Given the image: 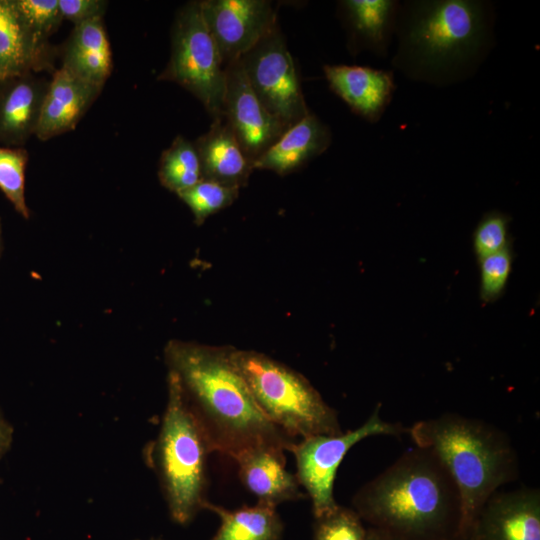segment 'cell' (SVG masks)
Wrapping results in <instances>:
<instances>
[{
    "label": "cell",
    "instance_id": "obj_1",
    "mask_svg": "<svg viewBox=\"0 0 540 540\" xmlns=\"http://www.w3.org/2000/svg\"><path fill=\"white\" fill-rule=\"evenodd\" d=\"M164 357L212 452L235 459L253 449L285 453L295 443L260 410L230 347L171 340Z\"/></svg>",
    "mask_w": 540,
    "mask_h": 540
},
{
    "label": "cell",
    "instance_id": "obj_2",
    "mask_svg": "<svg viewBox=\"0 0 540 540\" xmlns=\"http://www.w3.org/2000/svg\"><path fill=\"white\" fill-rule=\"evenodd\" d=\"M494 22L487 1H405L391 64L414 81L440 87L459 83L476 73L494 46Z\"/></svg>",
    "mask_w": 540,
    "mask_h": 540
},
{
    "label": "cell",
    "instance_id": "obj_3",
    "mask_svg": "<svg viewBox=\"0 0 540 540\" xmlns=\"http://www.w3.org/2000/svg\"><path fill=\"white\" fill-rule=\"evenodd\" d=\"M352 504L361 520L400 540H456L460 495L427 449L416 447L404 453L363 485Z\"/></svg>",
    "mask_w": 540,
    "mask_h": 540
},
{
    "label": "cell",
    "instance_id": "obj_4",
    "mask_svg": "<svg viewBox=\"0 0 540 540\" xmlns=\"http://www.w3.org/2000/svg\"><path fill=\"white\" fill-rule=\"evenodd\" d=\"M408 433L417 447L440 461L455 483L461 502L456 540H466L485 501L519 476L511 439L493 424L457 413L417 421Z\"/></svg>",
    "mask_w": 540,
    "mask_h": 540
},
{
    "label": "cell",
    "instance_id": "obj_5",
    "mask_svg": "<svg viewBox=\"0 0 540 540\" xmlns=\"http://www.w3.org/2000/svg\"><path fill=\"white\" fill-rule=\"evenodd\" d=\"M168 397L148 462L159 479L172 520L189 523L205 509L207 459L212 450L176 377L168 372Z\"/></svg>",
    "mask_w": 540,
    "mask_h": 540
},
{
    "label": "cell",
    "instance_id": "obj_6",
    "mask_svg": "<svg viewBox=\"0 0 540 540\" xmlns=\"http://www.w3.org/2000/svg\"><path fill=\"white\" fill-rule=\"evenodd\" d=\"M230 357L263 414L290 437L339 435L337 412L299 372L253 350Z\"/></svg>",
    "mask_w": 540,
    "mask_h": 540
},
{
    "label": "cell",
    "instance_id": "obj_7",
    "mask_svg": "<svg viewBox=\"0 0 540 540\" xmlns=\"http://www.w3.org/2000/svg\"><path fill=\"white\" fill-rule=\"evenodd\" d=\"M159 78L188 90L213 118L222 115L225 66L202 16L200 1L187 4L178 13L170 60Z\"/></svg>",
    "mask_w": 540,
    "mask_h": 540
},
{
    "label": "cell",
    "instance_id": "obj_8",
    "mask_svg": "<svg viewBox=\"0 0 540 540\" xmlns=\"http://www.w3.org/2000/svg\"><path fill=\"white\" fill-rule=\"evenodd\" d=\"M406 432L408 429L401 424L382 420L377 407L357 429L339 435L307 437L295 442L289 452L296 460L297 480L311 499L314 518H320L338 506L333 495L336 473L355 444L370 436H399Z\"/></svg>",
    "mask_w": 540,
    "mask_h": 540
},
{
    "label": "cell",
    "instance_id": "obj_9",
    "mask_svg": "<svg viewBox=\"0 0 540 540\" xmlns=\"http://www.w3.org/2000/svg\"><path fill=\"white\" fill-rule=\"evenodd\" d=\"M239 59L264 108L287 128L310 112L278 24Z\"/></svg>",
    "mask_w": 540,
    "mask_h": 540
},
{
    "label": "cell",
    "instance_id": "obj_10",
    "mask_svg": "<svg viewBox=\"0 0 540 540\" xmlns=\"http://www.w3.org/2000/svg\"><path fill=\"white\" fill-rule=\"evenodd\" d=\"M200 7L224 66L278 24L271 2L266 0H205Z\"/></svg>",
    "mask_w": 540,
    "mask_h": 540
},
{
    "label": "cell",
    "instance_id": "obj_11",
    "mask_svg": "<svg viewBox=\"0 0 540 540\" xmlns=\"http://www.w3.org/2000/svg\"><path fill=\"white\" fill-rule=\"evenodd\" d=\"M222 115L252 163L288 129L264 108L239 58L225 66Z\"/></svg>",
    "mask_w": 540,
    "mask_h": 540
},
{
    "label": "cell",
    "instance_id": "obj_12",
    "mask_svg": "<svg viewBox=\"0 0 540 540\" xmlns=\"http://www.w3.org/2000/svg\"><path fill=\"white\" fill-rule=\"evenodd\" d=\"M466 540H540V491H496L476 514Z\"/></svg>",
    "mask_w": 540,
    "mask_h": 540
},
{
    "label": "cell",
    "instance_id": "obj_13",
    "mask_svg": "<svg viewBox=\"0 0 540 540\" xmlns=\"http://www.w3.org/2000/svg\"><path fill=\"white\" fill-rule=\"evenodd\" d=\"M329 88L350 110L369 123H377L390 105L396 84L390 70L361 65H324Z\"/></svg>",
    "mask_w": 540,
    "mask_h": 540
},
{
    "label": "cell",
    "instance_id": "obj_14",
    "mask_svg": "<svg viewBox=\"0 0 540 540\" xmlns=\"http://www.w3.org/2000/svg\"><path fill=\"white\" fill-rule=\"evenodd\" d=\"M99 90L62 66L54 73L44 94L36 136L46 141L73 129Z\"/></svg>",
    "mask_w": 540,
    "mask_h": 540
},
{
    "label": "cell",
    "instance_id": "obj_15",
    "mask_svg": "<svg viewBox=\"0 0 540 540\" xmlns=\"http://www.w3.org/2000/svg\"><path fill=\"white\" fill-rule=\"evenodd\" d=\"M202 180L240 189L254 170L223 115L213 118L209 130L194 143Z\"/></svg>",
    "mask_w": 540,
    "mask_h": 540
},
{
    "label": "cell",
    "instance_id": "obj_16",
    "mask_svg": "<svg viewBox=\"0 0 540 540\" xmlns=\"http://www.w3.org/2000/svg\"><path fill=\"white\" fill-rule=\"evenodd\" d=\"M244 487L258 502L275 506L305 497L295 474L286 468L285 453L271 449H253L234 459Z\"/></svg>",
    "mask_w": 540,
    "mask_h": 540
},
{
    "label": "cell",
    "instance_id": "obj_17",
    "mask_svg": "<svg viewBox=\"0 0 540 540\" xmlns=\"http://www.w3.org/2000/svg\"><path fill=\"white\" fill-rule=\"evenodd\" d=\"M329 127L309 112L289 127L254 163V169H266L279 175L298 170L325 152L331 144Z\"/></svg>",
    "mask_w": 540,
    "mask_h": 540
},
{
    "label": "cell",
    "instance_id": "obj_18",
    "mask_svg": "<svg viewBox=\"0 0 540 540\" xmlns=\"http://www.w3.org/2000/svg\"><path fill=\"white\" fill-rule=\"evenodd\" d=\"M401 3L396 0H345L340 12L353 51L369 50L386 57L395 35Z\"/></svg>",
    "mask_w": 540,
    "mask_h": 540
},
{
    "label": "cell",
    "instance_id": "obj_19",
    "mask_svg": "<svg viewBox=\"0 0 540 540\" xmlns=\"http://www.w3.org/2000/svg\"><path fill=\"white\" fill-rule=\"evenodd\" d=\"M63 66L94 86L100 88L104 84L111 72L112 58L100 17L75 25Z\"/></svg>",
    "mask_w": 540,
    "mask_h": 540
},
{
    "label": "cell",
    "instance_id": "obj_20",
    "mask_svg": "<svg viewBox=\"0 0 540 540\" xmlns=\"http://www.w3.org/2000/svg\"><path fill=\"white\" fill-rule=\"evenodd\" d=\"M44 94L28 78L8 86L0 97V142L20 145L34 133Z\"/></svg>",
    "mask_w": 540,
    "mask_h": 540
},
{
    "label": "cell",
    "instance_id": "obj_21",
    "mask_svg": "<svg viewBox=\"0 0 540 540\" xmlns=\"http://www.w3.org/2000/svg\"><path fill=\"white\" fill-rule=\"evenodd\" d=\"M220 518V526L211 540H280L283 523L275 506L258 502L227 510L209 501L205 505Z\"/></svg>",
    "mask_w": 540,
    "mask_h": 540
},
{
    "label": "cell",
    "instance_id": "obj_22",
    "mask_svg": "<svg viewBox=\"0 0 540 540\" xmlns=\"http://www.w3.org/2000/svg\"><path fill=\"white\" fill-rule=\"evenodd\" d=\"M36 45L11 2L0 0V73L6 79L21 76L34 58Z\"/></svg>",
    "mask_w": 540,
    "mask_h": 540
},
{
    "label": "cell",
    "instance_id": "obj_23",
    "mask_svg": "<svg viewBox=\"0 0 540 540\" xmlns=\"http://www.w3.org/2000/svg\"><path fill=\"white\" fill-rule=\"evenodd\" d=\"M158 178L166 189L176 194L202 180L194 143L177 136L161 155Z\"/></svg>",
    "mask_w": 540,
    "mask_h": 540
},
{
    "label": "cell",
    "instance_id": "obj_24",
    "mask_svg": "<svg viewBox=\"0 0 540 540\" xmlns=\"http://www.w3.org/2000/svg\"><path fill=\"white\" fill-rule=\"evenodd\" d=\"M239 189L208 180L177 193L191 210L194 221L201 225L210 215L230 206L238 197Z\"/></svg>",
    "mask_w": 540,
    "mask_h": 540
},
{
    "label": "cell",
    "instance_id": "obj_25",
    "mask_svg": "<svg viewBox=\"0 0 540 540\" xmlns=\"http://www.w3.org/2000/svg\"><path fill=\"white\" fill-rule=\"evenodd\" d=\"M27 162L28 152L25 149L0 146V190L25 219L30 217L25 200Z\"/></svg>",
    "mask_w": 540,
    "mask_h": 540
},
{
    "label": "cell",
    "instance_id": "obj_26",
    "mask_svg": "<svg viewBox=\"0 0 540 540\" xmlns=\"http://www.w3.org/2000/svg\"><path fill=\"white\" fill-rule=\"evenodd\" d=\"M22 25L37 44L62 19L58 0L10 1Z\"/></svg>",
    "mask_w": 540,
    "mask_h": 540
},
{
    "label": "cell",
    "instance_id": "obj_27",
    "mask_svg": "<svg viewBox=\"0 0 540 540\" xmlns=\"http://www.w3.org/2000/svg\"><path fill=\"white\" fill-rule=\"evenodd\" d=\"M366 530L353 509L338 505L315 519L313 540H364Z\"/></svg>",
    "mask_w": 540,
    "mask_h": 540
},
{
    "label": "cell",
    "instance_id": "obj_28",
    "mask_svg": "<svg viewBox=\"0 0 540 540\" xmlns=\"http://www.w3.org/2000/svg\"><path fill=\"white\" fill-rule=\"evenodd\" d=\"M509 221L510 218L499 211L486 213L481 218L473 234L474 250L479 260L507 248Z\"/></svg>",
    "mask_w": 540,
    "mask_h": 540
},
{
    "label": "cell",
    "instance_id": "obj_29",
    "mask_svg": "<svg viewBox=\"0 0 540 540\" xmlns=\"http://www.w3.org/2000/svg\"><path fill=\"white\" fill-rule=\"evenodd\" d=\"M512 267L509 248L480 260V295L483 301L496 300L504 291Z\"/></svg>",
    "mask_w": 540,
    "mask_h": 540
},
{
    "label": "cell",
    "instance_id": "obj_30",
    "mask_svg": "<svg viewBox=\"0 0 540 540\" xmlns=\"http://www.w3.org/2000/svg\"><path fill=\"white\" fill-rule=\"evenodd\" d=\"M105 2L99 0H58L62 18L78 25L93 18H101Z\"/></svg>",
    "mask_w": 540,
    "mask_h": 540
},
{
    "label": "cell",
    "instance_id": "obj_31",
    "mask_svg": "<svg viewBox=\"0 0 540 540\" xmlns=\"http://www.w3.org/2000/svg\"><path fill=\"white\" fill-rule=\"evenodd\" d=\"M13 440V428L0 412V458L9 450Z\"/></svg>",
    "mask_w": 540,
    "mask_h": 540
},
{
    "label": "cell",
    "instance_id": "obj_32",
    "mask_svg": "<svg viewBox=\"0 0 540 540\" xmlns=\"http://www.w3.org/2000/svg\"><path fill=\"white\" fill-rule=\"evenodd\" d=\"M364 540H400L394 535L388 533L387 531L370 527L366 530V535Z\"/></svg>",
    "mask_w": 540,
    "mask_h": 540
},
{
    "label": "cell",
    "instance_id": "obj_33",
    "mask_svg": "<svg viewBox=\"0 0 540 540\" xmlns=\"http://www.w3.org/2000/svg\"><path fill=\"white\" fill-rule=\"evenodd\" d=\"M1 247H2V225H1V220H0V252H1Z\"/></svg>",
    "mask_w": 540,
    "mask_h": 540
},
{
    "label": "cell",
    "instance_id": "obj_34",
    "mask_svg": "<svg viewBox=\"0 0 540 540\" xmlns=\"http://www.w3.org/2000/svg\"><path fill=\"white\" fill-rule=\"evenodd\" d=\"M8 79H6L1 73H0V82H3V81H6Z\"/></svg>",
    "mask_w": 540,
    "mask_h": 540
},
{
    "label": "cell",
    "instance_id": "obj_35",
    "mask_svg": "<svg viewBox=\"0 0 540 540\" xmlns=\"http://www.w3.org/2000/svg\"><path fill=\"white\" fill-rule=\"evenodd\" d=\"M436 540H455L454 538H440V539H436Z\"/></svg>",
    "mask_w": 540,
    "mask_h": 540
},
{
    "label": "cell",
    "instance_id": "obj_36",
    "mask_svg": "<svg viewBox=\"0 0 540 540\" xmlns=\"http://www.w3.org/2000/svg\"><path fill=\"white\" fill-rule=\"evenodd\" d=\"M150 540H161V539H150Z\"/></svg>",
    "mask_w": 540,
    "mask_h": 540
}]
</instances>
